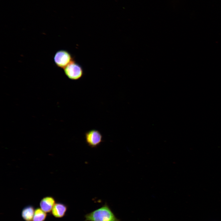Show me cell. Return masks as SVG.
Instances as JSON below:
<instances>
[{
    "instance_id": "1",
    "label": "cell",
    "mask_w": 221,
    "mask_h": 221,
    "mask_svg": "<svg viewBox=\"0 0 221 221\" xmlns=\"http://www.w3.org/2000/svg\"><path fill=\"white\" fill-rule=\"evenodd\" d=\"M84 221H120L106 203L85 216Z\"/></svg>"
},
{
    "instance_id": "2",
    "label": "cell",
    "mask_w": 221,
    "mask_h": 221,
    "mask_svg": "<svg viewBox=\"0 0 221 221\" xmlns=\"http://www.w3.org/2000/svg\"><path fill=\"white\" fill-rule=\"evenodd\" d=\"M66 76L70 79L78 80L83 76V70L82 66L74 60L72 62L64 69Z\"/></svg>"
},
{
    "instance_id": "3",
    "label": "cell",
    "mask_w": 221,
    "mask_h": 221,
    "mask_svg": "<svg viewBox=\"0 0 221 221\" xmlns=\"http://www.w3.org/2000/svg\"><path fill=\"white\" fill-rule=\"evenodd\" d=\"M54 60L55 64L58 67L64 69L72 62L74 60L73 57L68 51L60 50L55 53Z\"/></svg>"
},
{
    "instance_id": "4",
    "label": "cell",
    "mask_w": 221,
    "mask_h": 221,
    "mask_svg": "<svg viewBox=\"0 0 221 221\" xmlns=\"http://www.w3.org/2000/svg\"><path fill=\"white\" fill-rule=\"evenodd\" d=\"M86 143L91 148H95L103 142V136L100 132L95 129H92L85 134Z\"/></svg>"
},
{
    "instance_id": "5",
    "label": "cell",
    "mask_w": 221,
    "mask_h": 221,
    "mask_svg": "<svg viewBox=\"0 0 221 221\" xmlns=\"http://www.w3.org/2000/svg\"><path fill=\"white\" fill-rule=\"evenodd\" d=\"M55 204V200L52 196H46L41 199L40 205L41 208L46 213L51 211Z\"/></svg>"
},
{
    "instance_id": "6",
    "label": "cell",
    "mask_w": 221,
    "mask_h": 221,
    "mask_svg": "<svg viewBox=\"0 0 221 221\" xmlns=\"http://www.w3.org/2000/svg\"><path fill=\"white\" fill-rule=\"evenodd\" d=\"M67 206L61 203H55L51 211L53 215L56 218H61L65 215L67 210Z\"/></svg>"
},
{
    "instance_id": "7",
    "label": "cell",
    "mask_w": 221,
    "mask_h": 221,
    "mask_svg": "<svg viewBox=\"0 0 221 221\" xmlns=\"http://www.w3.org/2000/svg\"><path fill=\"white\" fill-rule=\"evenodd\" d=\"M35 210L32 205H28L22 209L21 215L25 221H33Z\"/></svg>"
},
{
    "instance_id": "8",
    "label": "cell",
    "mask_w": 221,
    "mask_h": 221,
    "mask_svg": "<svg viewBox=\"0 0 221 221\" xmlns=\"http://www.w3.org/2000/svg\"><path fill=\"white\" fill-rule=\"evenodd\" d=\"M47 215L46 213L41 208H37L35 210L33 221H44Z\"/></svg>"
}]
</instances>
